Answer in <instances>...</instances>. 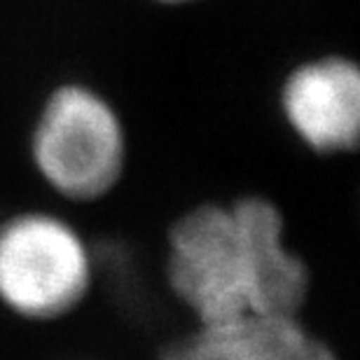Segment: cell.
<instances>
[{"label": "cell", "mask_w": 360, "mask_h": 360, "mask_svg": "<svg viewBox=\"0 0 360 360\" xmlns=\"http://www.w3.org/2000/svg\"><path fill=\"white\" fill-rule=\"evenodd\" d=\"M167 281L197 326L300 314L311 290V271L288 243L283 213L260 194L204 201L176 218L167 239Z\"/></svg>", "instance_id": "obj_1"}, {"label": "cell", "mask_w": 360, "mask_h": 360, "mask_svg": "<svg viewBox=\"0 0 360 360\" xmlns=\"http://www.w3.org/2000/svg\"><path fill=\"white\" fill-rule=\"evenodd\" d=\"M127 131L120 112L87 84H61L42 103L31 134L38 176L77 204L103 199L127 169Z\"/></svg>", "instance_id": "obj_2"}, {"label": "cell", "mask_w": 360, "mask_h": 360, "mask_svg": "<svg viewBox=\"0 0 360 360\" xmlns=\"http://www.w3.org/2000/svg\"><path fill=\"white\" fill-rule=\"evenodd\" d=\"M94 257L66 218L24 211L0 220V304L26 321H59L87 300Z\"/></svg>", "instance_id": "obj_3"}, {"label": "cell", "mask_w": 360, "mask_h": 360, "mask_svg": "<svg viewBox=\"0 0 360 360\" xmlns=\"http://www.w3.org/2000/svg\"><path fill=\"white\" fill-rule=\"evenodd\" d=\"M290 131L316 155L354 153L360 136V70L344 56L302 63L281 87Z\"/></svg>", "instance_id": "obj_4"}, {"label": "cell", "mask_w": 360, "mask_h": 360, "mask_svg": "<svg viewBox=\"0 0 360 360\" xmlns=\"http://www.w3.org/2000/svg\"><path fill=\"white\" fill-rule=\"evenodd\" d=\"M160 360H340L300 314H250L204 323L171 342Z\"/></svg>", "instance_id": "obj_5"}, {"label": "cell", "mask_w": 360, "mask_h": 360, "mask_svg": "<svg viewBox=\"0 0 360 360\" xmlns=\"http://www.w3.org/2000/svg\"><path fill=\"white\" fill-rule=\"evenodd\" d=\"M157 3H167V5H183V3H194V0H157Z\"/></svg>", "instance_id": "obj_6"}]
</instances>
